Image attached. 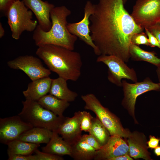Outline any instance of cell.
Here are the masks:
<instances>
[{
  "instance_id": "cell-21",
  "label": "cell",
  "mask_w": 160,
  "mask_h": 160,
  "mask_svg": "<svg viewBox=\"0 0 160 160\" xmlns=\"http://www.w3.org/2000/svg\"><path fill=\"white\" fill-rule=\"evenodd\" d=\"M37 101L43 107L60 117L63 116V112L70 105L69 102L49 94L42 97Z\"/></svg>"
},
{
  "instance_id": "cell-24",
  "label": "cell",
  "mask_w": 160,
  "mask_h": 160,
  "mask_svg": "<svg viewBox=\"0 0 160 160\" xmlns=\"http://www.w3.org/2000/svg\"><path fill=\"white\" fill-rule=\"evenodd\" d=\"M8 156L15 155H28L34 153L40 144L31 143L16 139L7 145Z\"/></svg>"
},
{
  "instance_id": "cell-2",
  "label": "cell",
  "mask_w": 160,
  "mask_h": 160,
  "mask_svg": "<svg viewBox=\"0 0 160 160\" xmlns=\"http://www.w3.org/2000/svg\"><path fill=\"white\" fill-rule=\"evenodd\" d=\"M36 55L50 71L67 80L77 81L81 74L82 63L78 52L50 44L38 47Z\"/></svg>"
},
{
  "instance_id": "cell-39",
  "label": "cell",
  "mask_w": 160,
  "mask_h": 160,
  "mask_svg": "<svg viewBox=\"0 0 160 160\" xmlns=\"http://www.w3.org/2000/svg\"><path fill=\"white\" fill-rule=\"evenodd\" d=\"M127 0H123L124 4H125L126 3Z\"/></svg>"
},
{
  "instance_id": "cell-10",
  "label": "cell",
  "mask_w": 160,
  "mask_h": 160,
  "mask_svg": "<svg viewBox=\"0 0 160 160\" xmlns=\"http://www.w3.org/2000/svg\"><path fill=\"white\" fill-rule=\"evenodd\" d=\"M10 68L23 71L33 81L49 76L51 74L49 69L44 67L41 60L32 55L21 56L7 62Z\"/></svg>"
},
{
  "instance_id": "cell-28",
  "label": "cell",
  "mask_w": 160,
  "mask_h": 160,
  "mask_svg": "<svg viewBox=\"0 0 160 160\" xmlns=\"http://www.w3.org/2000/svg\"><path fill=\"white\" fill-rule=\"evenodd\" d=\"M36 160H63L60 156L52 154L43 151H41L38 149L35 151Z\"/></svg>"
},
{
  "instance_id": "cell-1",
  "label": "cell",
  "mask_w": 160,
  "mask_h": 160,
  "mask_svg": "<svg viewBox=\"0 0 160 160\" xmlns=\"http://www.w3.org/2000/svg\"><path fill=\"white\" fill-rule=\"evenodd\" d=\"M124 4L123 0H98L89 17V29L100 55H115L127 62L132 37L144 29L136 23Z\"/></svg>"
},
{
  "instance_id": "cell-11",
  "label": "cell",
  "mask_w": 160,
  "mask_h": 160,
  "mask_svg": "<svg viewBox=\"0 0 160 160\" xmlns=\"http://www.w3.org/2000/svg\"><path fill=\"white\" fill-rule=\"evenodd\" d=\"M33 127L18 115L0 118V142L7 145Z\"/></svg>"
},
{
  "instance_id": "cell-9",
  "label": "cell",
  "mask_w": 160,
  "mask_h": 160,
  "mask_svg": "<svg viewBox=\"0 0 160 160\" xmlns=\"http://www.w3.org/2000/svg\"><path fill=\"white\" fill-rule=\"evenodd\" d=\"M122 86L124 97L122 104L135 118V106L137 97L140 95L151 91L160 90V82H153L149 77L145 78L143 81L134 84L122 80Z\"/></svg>"
},
{
  "instance_id": "cell-18",
  "label": "cell",
  "mask_w": 160,
  "mask_h": 160,
  "mask_svg": "<svg viewBox=\"0 0 160 160\" xmlns=\"http://www.w3.org/2000/svg\"><path fill=\"white\" fill-rule=\"evenodd\" d=\"M43 151L62 156L71 155V146L60 136L57 131H52V136L47 145L41 148Z\"/></svg>"
},
{
  "instance_id": "cell-22",
  "label": "cell",
  "mask_w": 160,
  "mask_h": 160,
  "mask_svg": "<svg viewBox=\"0 0 160 160\" xmlns=\"http://www.w3.org/2000/svg\"><path fill=\"white\" fill-rule=\"evenodd\" d=\"M71 146V151L70 156L74 160L94 159L96 150L88 144L81 138Z\"/></svg>"
},
{
  "instance_id": "cell-31",
  "label": "cell",
  "mask_w": 160,
  "mask_h": 160,
  "mask_svg": "<svg viewBox=\"0 0 160 160\" xmlns=\"http://www.w3.org/2000/svg\"><path fill=\"white\" fill-rule=\"evenodd\" d=\"M146 28L155 36L160 42V20Z\"/></svg>"
},
{
  "instance_id": "cell-34",
  "label": "cell",
  "mask_w": 160,
  "mask_h": 160,
  "mask_svg": "<svg viewBox=\"0 0 160 160\" xmlns=\"http://www.w3.org/2000/svg\"><path fill=\"white\" fill-rule=\"evenodd\" d=\"M18 0H0V10L5 13L14 2Z\"/></svg>"
},
{
  "instance_id": "cell-23",
  "label": "cell",
  "mask_w": 160,
  "mask_h": 160,
  "mask_svg": "<svg viewBox=\"0 0 160 160\" xmlns=\"http://www.w3.org/2000/svg\"><path fill=\"white\" fill-rule=\"evenodd\" d=\"M129 52L130 57L134 60L143 61L153 64L157 67L160 66V58L156 56L154 51H145L131 42Z\"/></svg>"
},
{
  "instance_id": "cell-30",
  "label": "cell",
  "mask_w": 160,
  "mask_h": 160,
  "mask_svg": "<svg viewBox=\"0 0 160 160\" xmlns=\"http://www.w3.org/2000/svg\"><path fill=\"white\" fill-rule=\"evenodd\" d=\"M145 29L150 43V46L151 47H156L160 49V42L158 39L147 28Z\"/></svg>"
},
{
  "instance_id": "cell-25",
  "label": "cell",
  "mask_w": 160,
  "mask_h": 160,
  "mask_svg": "<svg viewBox=\"0 0 160 160\" xmlns=\"http://www.w3.org/2000/svg\"><path fill=\"white\" fill-rule=\"evenodd\" d=\"M88 132L102 146L106 144L110 137L108 130L96 116L93 117L92 126Z\"/></svg>"
},
{
  "instance_id": "cell-29",
  "label": "cell",
  "mask_w": 160,
  "mask_h": 160,
  "mask_svg": "<svg viewBox=\"0 0 160 160\" xmlns=\"http://www.w3.org/2000/svg\"><path fill=\"white\" fill-rule=\"evenodd\" d=\"M86 143L96 151L100 149L102 146L100 144L96 139L89 134L82 135L81 137Z\"/></svg>"
},
{
  "instance_id": "cell-37",
  "label": "cell",
  "mask_w": 160,
  "mask_h": 160,
  "mask_svg": "<svg viewBox=\"0 0 160 160\" xmlns=\"http://www.w3.org/2000/svg\"><path fill=\"white\" fill-rule=\"evenodd\" d=\"M4 30L2 26V23L0 22V38H2L4 35Z\"/></svg>"
},
{
  "instance_id": "cell-5",
  "label": "cell",
  "mask_w": 160,
  "mask_h": 160,
  "mask_svg": "<svg viewBox=\"0 0 160 160\" xmlns=\"http://www.w3.org/2000/svg\"><path fill=\"white\" fill-rule=\"evenodd\" d=\"M12 32V36L19 39L25 31H34L38 25L37 21L32 19L33 12L26 6L22 0H18L10 6L5 14Z\"/></svg>"
},
{
  "instance_id": "cell-26",
  "label": "cell",
  "mask_w": 160,
  "mask_h": 160,
  "mask_svg": "<svg viewBox=\"0 0 160 160\" xmlns=\"http://www.w3.org/2000/svg\"><path fill=\"white\" fill-rule=\"evenodd\" d=\"M93 118L89 112L82 111L80 122L82 131L89 132L92 126Z\"/></svg>"
},
{
  "instance_id": "cell-6",
  "label": "cell",
  "mask_w": 160,
  "mask_h": 160,
  "mask_svg": "<svg viewBox=\"0 0 160 160\" xmlns=\"http://www.w3.org/2000/svg\"><path fill=\"white\" fill-rule=\"evenodd\" d=\"M81 97L85 103L84 109L95 113L111 136L128 138L130 133L123 128L118 118L104 107L95 95L89 93L82 95Z\"/></svg>"
},
{
  "instance_id": "cell-19",
  "label": "cell",
  "mask_w": 160,
  "mask_h": 160,
  "mask_svg": "<svg viewBox=\"0 0 160 160\" xmlns=\"http://www.w3.org/2000/svg\"><path fill=\"white\" fill-rule=\"evenodd\" d=\"M67 81L64 78L59 76L56 79H52L49 94L69 102L74 101L78 94L68 88Z\"/></svg>"
},
{
  "instance_id": "cell-35",
  "label": "cell",
  "mask_w": 160,
  "mask_h": 160,
  "mask_svg": "<svg viewBox=\"0 0 160 160\" xmlns=\"http://www.w3.org/2000/svg\"><path fill=\"white\" fill-rule=\"evenodd\" d=\"M133 159L128 154L110 158L108 160H132Z\"/></svg>"
},
{
  "instance_id": "cell-27",
  "label": "cell",
  "mask_w": 160,
  "mask_h": 160,
  "mask_svg": "<svg viewBox=\"0 0 160 160\" xmlns=\"http://www.w3.org/2000/svg\"><path fill=\"white\" fill-rule=\"evenodd\" d=\"M131 42L138 46L140 45H150L146 34L143 31L134 34L132 37Z\"/></svg>"
},
{
  "instance_id": "cell-13",
  "label": "cell",
  "mask_w": 160,
  "mask_h": 160,
  "mask_svg": "<svg viewBox=\"0 0 160 160\" xmlns=\"http://www.w3.org/2000/svg\"><path fill=\"white\" fill-rule=\"evenodd\" d=\"M82 111L75 112L72 117H65L57 131L63 139L71 146L81 138V119Z\"/></svg>"
},
{
  "instance_id": "cell-36",
  "label": "cell",
  "mask_w": 160,
  "mask_h": 160,
  "mask_svg": "<svg viewBox=\"0 0 160 160\" xmlns=\"http://www.w3.org/2000/svg\"><path fill=\"white\" fill-rule=\"evenodd\" d=\"M154 154L157 156L160 157V146H158L154 149Z\"/></svg>"
},
{
  "instance_id": "cell-20",
  "label": "cell",
  "mask_w": 160,
  "mask_h": 160,
  "mask_svg": "<svg viewBox=\"0 0 160 160\" xmlns=\"http://www.w3.org/2000/svg\"><path fill=\"white\" fill-rule=\"evenodd\" d=\"M52 134V131L47 129L33 127L23 134L17 139L34 144H47Z\"/></svg>"
},
{
  "instance_id": "cell-8",
  "label": "cell",
  "mask_w": 160,
  "mask_h": 160,
  "mask_svg": "<svg viewBox=\"0 0 160 160\" xmlns=\"http://www.w3.org/2000/svg\"><path fill=\"white\" fill-rule=\"evenodd\" d=\"M143 29L160 20V0H137L130 15Z\"/></svg>"
},
{
  "instance_id": "cell-7",
  "label": "cell",
  "mask_w": 160,
  "mask_h": 160,
  "mask_svg": "<svg viewBox=\"0 0 160 160\" xmlns=\"http://www.w3.org/2000/svg\"><path fill=\"white\" fill-rule=\"evenodd\" d=\"M96 61L103 63L108 66V80L118 86H122V79H129L134 82H137L134 69L129 68L125 62L117 56L101 55L97 57Z\"/></svg>"
},
{
  "instance_id": "cell-15",
  "label": "cell",
  "mask_w": 160,
  "mask_h": 160,
  "mask_svg": "<svg viewBox=\"0 0 160 160\" xmlns=\"http://www.w3.org/2000/svg\"><path fill=\"white\" fill-rule=\"evenodd\" d=\"M26 6L35 15L41 28L45 31L51 28L52 23L50 18V12L55 6L47 1L42 0H22Z\"/></svg>"
},
{
  "instance_id": "cell-33",
  "label": "cell",
  "mask_w": 160,
  "mask_h": 160,
  "mask_svg": "<svg viewBox=\"0 0 160 160\" xmlns=\"http://www.w3.org/2000/svg\"><path fill=\"white\" fill-rule=\"evenodd\" d=\"M149 138V141L147 142L148 148L152 149L159 146L160 137H156L154 136L150 135Z\"/></svg>"
},
{
  "instance_id": "cell-16",
  "label": "cell",
  "mask_w": 160,
  "mask_h": 160,
  "mask_svg": "<svg viewBox=\"0 0 160 160\" xmlns=\"http://www.w3.org/2000/svg\"><path fill=\"white\" fill-rule=\"evenodd\" d=\"M128 138L129 153L131 157L135 159H151L150 154L148 151L147 143L143 135L134 132L130 133Z\"/></svg>"
},
{
  "instance_id": "cell-12",
  "label": "cell",
  "mask_w": 160,
  "mask_h": 160,
  "mask_svg": "<svg viewBox=\"0 0 160 160\" xmlns=\"http://www.w3.org/2000/svg\"><path fill=\"white\" fill-rule=\"evenodd\" d=\"M93 11L94 4L90 1H87L84 8L83 18L78 22L68 23L67 28L71 34L92 47L95 54L99 56L100 52L92 39L89 29V17Z\"/></svg>"
},
{
  "instance_id": "cell-4",
  "label": "cell",
  "mask_w": 160,
  "mask_h": 160,
  "mask_svg": "<svg viewBox=\"0 0 160 160\" xmlns=\"http://www.w3.org/2000/svg\"><path fill=\"white\" fill-rule=\"evenodd\" d=\"M22 103L23 108L18 115L33 127L56 131L65 117L57 115L43 107L36 101L26 99Z\"/></svg>"
},
{
  "instance_id": "cell-14",
  "label": "cell",
  "mask_w": 160,
  "mask_h": 160,
  "mask_svg": "<svg viewBox=\"0 0 160 160\" xmlns=\"http://www.w3.org/2000/svg\"><path fill=\"white\" fill-rule=\"evenodd\" d=\"M121 137L111 136L106 144L96 151L94 160H108L111 157L128 154L129 146Z\"/></svg>"
},
{
  "instance_id": "cell-17",
  "label": "cell",
  "mask_w": 160,
  "mask_h": 160,
  "mask_svg": "<svg viewBox=\"0 0 160 160\" xmlns=\"http://www.w3.org/2000/svg\"><path fill=\"white\" fill-rule=\"evenodd\" d=\"M52 79L49 76L32 81L27 89L23 92L26 99L38 101L49 92Z\"/></svg>"
},
{
  "instance_id": "cell-32",
  "label": "cell",
  "mask_w": 160,
  "mask_h": 160,
  "mask_svg": "<svg viewBox=\"0 0 160 160\" xmlns=\"http://www.w3.org/2000/svg\"><path fill=\"white\" fill-rule=\"evenodd\" d=\"M8 160H36L34 155H15L8 156Z\"/></svg>"
},
{
  "instance_id": "cell-3",
  "label": "cell",
  "mask_w": 160,
  "mask_h": 160,
  "mask_svg": "<svg viewBox=\"0 0 160 160\" xmlns=\"http://www.w3.org/2000/svg\"><path fill=\"white\" fill-rule=\"evenodd\" d=\"M71 13L65 6L53 8L50 14L52 23L50 29L45 31L38 25L34 31L33 39L36 45L50 44L73 50L77 37L71 34L67 28V18Z\"/></svg>"
},
{
  "instance_id": "cell-38",
  "label": "cell",
  "mask_w": 160,
  "mask_h": 160,
  "mask_svg": "<svg viewBox=\"0 0 160 160\" xmlns=\"http://www.w3.org/2000/svg\"><path fill=\"white\" fill-rule=\"evenodd\" d=\"M156 72L159 82H160V66L157 67Z\"/></svg>"
}]
</instances>
